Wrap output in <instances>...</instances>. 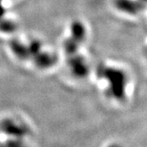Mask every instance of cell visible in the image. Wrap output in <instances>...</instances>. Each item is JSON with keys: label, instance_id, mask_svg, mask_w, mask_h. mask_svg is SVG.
Here are the masks:
<instances>
[{"label": "cell", "instance_id": "7", "mask_svg": "<svg viewBox=\"0 0 147 147\" xmlns=\"http://www.w3.org/2000/svg\"><path fill=\"white\" fill-rule=\"evenodd\" d=\"M109 147H119V146H117V145H111V146H110Z\"/></svg>", "mask_w": 147, "mask_h": 147}, {"label": "cell", "instance_id": "4", "mask_svg": "<svg viewBox=\"0 0 147 147\" xmlns=\"http://www.w3.org/2000/svg\"><path fill=\"white\" fill-rule=\"evenodd\" d=\"M70 34L69 38L80 44L86 38V27L80 21H74L70 25Z\"/></svg>", "mask_w": 147, "mask_h": 147}, {"label": "cell", "instance_id": "6", "mask_svg": "<svg viewBox=\"0 0 147 147\" xmlns=\"http://www.w3.org/2000/svg\"><path fill=\"white\" fill-rule=\"evenodd\" d=\"M0 147H28V146L22 138L7 137L5 141L0 142Z\"/></svg>", "mask_w": 147, "mask_h": 147}, {"label": "cell", "instance_id": "5", "mask_svg": "<svg viewBox=\"0 0 147 147\" xmlns=\"http://www.w3.org/2000/svg\"><path fill=\"white\" fill-rule=\"evenodd\" d=\"M115 5L120 10L127 12H136L138 11V6L131 0H115Z\"/></svg>", "mask_w": 147, "mask_h": 147}, {"label": "cell", "instance_id": "2", "mask_svg": "<svg viewBox=\"0 0 147 147\" xmlns=\"http://www.w3.org/2000/svg\"><path fill=\"white\" fill-rule=\"evenodd\" d=\"M0 131L7 137L26 138L30 133V127L24 122L15 119H6L0 123Z\"/></svg>", "mask_w": 147, "mask_h": 147}, {"label": "cell", "instance_id": "3", "mask_svg": "<svg viewBox=\"0 0 147 147\" xmlns=\"http://www.w3.org/2000/svg\"><path fill=\"white\" fill-rule=\"evenodd\" d=\"M68 66L71 74L77 78H84L88 74V66L86 60L80 56H74L69 59Z\"/></svg>", "mask_w": 147, "mask_h": 147}, {"label": "cell", "instance_id": "1", "mask_svg": "<svg viewBox=\"0 0 147 147\" xmlns=\"http://www.w3.org/2000/svg\"><path fill=\"white\" fill-rule=\"evenodd\" d=\"M99 74L108 83L110 94L117 100L123 99V91L125 90V76L123 73L115 68L103 67L99 70Z\"/></svg>", "mask_w": 147, "mask_h": 147}]
</instances>
